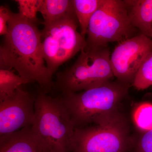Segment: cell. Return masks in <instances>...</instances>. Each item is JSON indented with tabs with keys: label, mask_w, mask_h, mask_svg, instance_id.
I'll return each instance as SVG.
<instances>
[{
	"label": "cell",
	"mask_w": 152,
	"mask_h": 152,
	"mask_svg": "<svg viewBox=\"0 0 152 152\" xmlns=\"http://www.w3.org/2000/svg\"><path fill=\"white\" fill-rule=\"evenodd\" d=\"M39 12L44 19V26L69 14L75 12L73 0H40Z\"/></svg>",
	"instance_id": "7c38bea8"
},
{
	"label": "cell",
	"mask_w": 152,
	"mask_h": 152,
	"mask_svg": "<svg viewBox=\"0 0 152 152\" xmlns=\"http://www.w3.org/2000/svg\"><path fill=\"white\" fill-rule=\"evenodd\" d=\"M130 87L118 80H111L81 93L61 94L60 98L75 128L85 127L101 115L118 109Z\"/></svg>",
	"instance_id": "5b68a950"
},
{
	"label": "cell",
	"mask_w": 152,
	"mask_h": 152,
	"mask_svg": "<svg viewBox=\"0 0 152 152\" xmlns=\"http://www.w3.org/2000/svg\"><path fill=\"white\" fill-rule=\"evenodd\" d=\"M150 38H151V39H152V28L151 31V34H150Z\"/></svg>",
	"instance_id": "ffe728a7"
},
{
	"label": "cell",
	"mask_w": 152,
	"mask_h": 152,
	"mask_svg": "<svg viewBox=\"0 0 152 152\" xmlns=\"http://www.w3.org/2000/svg\"><path fill=\"white\" fill-rule=\"evenodd\" d=\"M36 97L18 88L13 95L0 102V136L31 126Z\"/></svg>",
	"instance_id": "9c48e42d"
},
{
	"label": "cell",
	"mask_w": 152,
	"mask_h": 152,
	"mask_svg": "<svg viewBox=\"0 0 152 152\" xmlns=\"http://www.w3.org/2000/svg\"><path fill=\"white\" fill-rule=\"evenodd\" d=\"M38 24L12 12L8 32L0 47V69H15L22 78L37 82L47 93L54 84L43 56Z\"/></svg>",
	"instance_id": "6da1fadb"
},
{
	"label": "cell",
	"mask_w": 152,
	"mask_h": 152,
	"mask_svg": "<svg viewBox=\"0 0 152 152\" xmlns=\"http://www.w3.org/2000/svg\"><path fill=\"white\" fill-rule=\"evenodd\" d=\"M108 46H85L70 67L56 74L53 86L61 94L77 93L100 86L114 77Z\"/></svg>",
	"instance_id": "277c9868"
},
{
	"label": "cell",
	"mask_w": 152,
	"mask_h": 152,
	"mask_svg": "<svg viewBox=\"0 0 152 152\" xmlns=\"http://www.w3.org/2000/svg\"><path fill=\"white\" fill-rule=\"evenodd\" d=\"M82 35L86 37L90 20L103 0H73Z\"/></svg>",
	"instance_id": "4fadbf2b"
},
{
	"label": "cell",
	"mask_w": 152,
	"mask_h": 152,
	"mask_svg": "<svg viewBox=\"0 0 152 152\" xmlns=\"http://www.w3.org/2000/svg\"><path fill=\"white\" fill-rule=\"evenodd\" d=\"M0 152H48L31 126L0 136Z\"/></svg>",
	"instance_id": "30bf717a"
},
{
	"label": "cell",
	"mask_w": 152,
	"mask_h": 152,
	"mask_svg": "<svg viewBox=\"0 0 152 152\" xmlns=\"http://www.w3.org/2000/svg\"><path fill=\"white\" fill-rule=\"evenodd\" d=\"M133 118L135 124L144 132L152 129V104H141L134 111Z\"/></svg>",
	"instance_id": "2e32d148"
},
{
	"label": "cell",
	"mask_w": 152,
	"mask_h": 152,
	"mask_svg": "<svg viewBox=\"0 0 152 152\" xmlns=\"http://www.w3.org/2000/svg\"><path fill=\"white\" fill-rule=\"evenodd\" d=\"M19 12L22 16L39 24L37 14L39 12L40 0H17Z\"/></svg>",
	"instance_id": "e0dca14e"
},
{
	"label": "cell",
	"mask_w": 152,
	"mask_h": 152,
	"mask_svg": "<svg viewBox=\"0 0 152 152\" xmlns=\"http://www.w3.org/2000/svg\"><path fill=\"white\" fill-rule=\"evenodd\" d=\"M133 26L150 38L152 28V0H126Z\"/></svg>",
	"instance_id": "8fae6325"
},
{
	"label": "cell",
	"mask_w": 152,
	"mask_h": 152,
	"mask_svg": "<svg viewBox=\"0 0 152 152\" xmlns=\"http://www.w3.org/2000/svg\"><path fill=\"white\" fill-rule=\"evenodd\" d=\"M95 126L75 128L71 152H130L135 141L127 118L118 109L103 114Z\"/></svg>",
	"instance_id": "7a4b0ae2"
},
{
	"label": "cell",
	"mask_w": 152,
	"mask_h": 152,
	"mask_svg": "<svg viewBox=\"0 0 152 152\" xmlns=\"http://www.w3.org/2000/svg\"><path fill=\"white\" fill-rule=\"evenodd\" d=\"M152 51V39L142 34L118 43L110 56L114 77L132 86L139 69Z\"/></svg>",
	"instance_id": "ba28073f"
},
{
	"label": "cell",
	"mask_w": 152,
	"mask_h": 152,
	"mask_svg": "<svg viewBox=\"0 0 152 152\" xmlns=\"http://www.w3.org/2000/svg\"><path fill=\"white\" fill-rule=\"evenodd\" d=\"M34 107L32 129L48 152H71L75 127L61 98L40 89Z\"/></svg>",
	"instance_id": "3957f363"
},
{
	"label": "cell",
	"mask_w": 152,
	"mask_h": 152,
	"mask_svg": "<svg viewBox=\"0 0 152 152\" xmlns=\"http://www.w3.org/2000/svg\"><path fill=\"white\" fill-rule=\"evenodd\" d=\"M134 152H152V129L144 132L135 142Z\"/></svg>",
	"instance_id": "ac0fdd59"
},
{
	"label": "cell",
	"mask_w": 152,
	"mask_h": 152,
	"mask_svg": "<svg viewBox=\"0 0 152 152\" xmlns=\"http://www.w3.org/2000/svg\"><path fill=\"white\" fill-rule=\"evenodd\" d=\"M12 12L7 6H1L0 7V35L1 36H5L8 32V23Z\"/></svg>",
	"instance_id": "d6986e66"
},
{
	"label": "cell",
	"mask_w": 152,
	"mask_h": 152,
	"mask_svg": "<svg viewBox=\"0 0 152 152\" xmlns=\"http://www.w3.org/2000/svg\"><path fill=\"white\" fill-rule=\"evenodd\" d=\"M30 83L11 70L0 69V102L13 95L22 85Z\"/></svg>",
	"instance_id": "5bb4252c"
},
{
	"label": "cell",
	"mask_w": 152,
	"mask_h": 152,
	"mask_svg": "<svg viewBox=\"0 0 152 152\" xmlns=\"http://www.w3.org/2000/svg\"><path fill=\"white\" fill-rule=\"evenodd\" d=\"M78 26L73 12L45 25L41 31L43 56L52 76L86 46V38L78 31Z\"/></svg>",
	"instance_id": "8992f818"
},
{
	"label": "cell",
	"mask_w": 152,
	"mask_h": 152,
	"mask_svg": "<svg viewBox=\"0 0 152 152\" xmlns=\"http://www.w3.org/2000/svg\"><path fill=\"white\" fill-rule=\"evenodd\" d=\"M132 86L138 91L152 86V51L148 55L139 69Z\"/></svg>",
	"instance_id": "9a60e30c"
},
{
	"label": "cell",
	"mask_w": 152,
	"mask_h": 152,
	"mask_svg": "<svg viewBox=\"0 0 152 152\" xmlns=\"http://www.w3.org/2000/svg\"><path fill=\"white\" fill-rule=\"evenodd\" d=\"M136 29L132 24L124 1L103 0L90 20L86 46L119 43L134 37Z\"/></svg>",
	"instance_id": "52a82bcc"
}]
</instances>
